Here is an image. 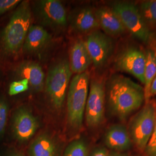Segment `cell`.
<instances>
[{
  "mask_svg": "<svg viewBox=\"0 0 156 156\" xmlns=\"http://www.w3.org/2000/svg\"><path fill=\"white\" fill-rule=\"evenodd\" d=\"M106 91L112 112L121 120H125L145 101L144 88L123 75L112 76Z\"/></svg>",
  "mask_w": 156,
  "mask_h": 156,
  "instance_id": "obj_1",
  "label": "cell"
},
{
  "mask_svg": "<svg viewBox=\"0 0 156 156\" xmlns=\"http://www.w3.org/2000/svg\"><path fill=\"white\" fill-rule=\"evenodd\" d=\"M31 21L30 3L28 1H23L0 32V56L2 58L14 57L22 50Z\"/></svg>",
  "mask_w": 156,
  "mask_h": 156,
  "instance_id": "obj_2",
  "label": "cell"
},
{
  "mask_svg": "<svg viewBox=\"0 0 156 156\" xmlns=\"http://www.w3.org/2000/svg\"><path fill=\"white\" fill-rule=\"evenodd\" d=\"M90 75L87 72L76 75L67 93L68 119L71 126L79 129L82 126L89 90Z\"/></svg>",
  "mask_w": 156,
  "mask_h": 156,
  "instance_id": "obj_3",
  "label": "cell"
},
{
  "mask_svg": "<svg viewBox=\"0 0 156 156\" xmlns=\"http://www.w3.org/2000/svg\"><path fill=\"white\" fill-rule=\"evenodd\" d=\"M72 72L69 62L62 60L50 67L45 79V92L53 106L60 109L64 104Z\"/></svg>",
  "mask_w": 156,
  "mask_h": 156,
  "instance_id": "obj_4",
  "label": "cell"
},
{
  "mask_svg": "<svg viewBox=\"0 0 156 156\" xmlns=\"http://www.w3.org/2000/svg\"><path fill=\"white\" fill-rule=\"evenodd\" d=\"M111 8L119 17L126 30L135 38L145 44L150 42L151 30L137 6L130 2L119 1L115 2Z\"/></svg>",
  "mask_w": 156,
  "mask_h": 156,
  "instance_id": "obj_5",
  "label": "cell"
},
{
  "mask_svg": "<svg viewBox=\"0 0 156 156\" xmlns=\"http://www.w3.org/2000/svg\"><path fill=\"white\" fill-rule=\"evenodd\" d=\"M156 105L153 102L146 104L132 120L129 135L140 151H145L155 126Z\"/></svg>",
  "mask_w": 156,
  "mask_h": 156,
  "instance_id": "obj_6",
  "label": "cell"
},
{
  "mask_svg": "<svg viewBox=\"0 0 156 156\" xmlns=\"http://www.w3.org/2000/svg\"><path fill=\"white\" fill-rule=\"evenodd\" d=\"M34 13L42 27L62 30L68 23L66 9L57 0H40L34 4Z\"/></svg>",
  "mask_w": 156,
  "mask_h": 156,
  "instance_id": "obj_7",
  "label": "cell"
},
{
  "mask_svg": "<svg viewBox=\"0 0 156 156\" xmlns=\"http://www.w3.org/2000/svg\"><path fill=\"white\" fill-rule=\"evenodd\" d=\"M105 90L103 83L93 80L90 86L85 115L87 126L95 127L101 124L104 118Z\"/></svg>",
  "mask_w": 156,
  "mask_h": 156,
  "instance_id": "obj_8",
  "label": "cell"
},
{
  "mask_svg": "<svg viewBox=\"0 0 156 156\" xmlns=\"http://www.w3.org/2000/svg\"><path fill=\"white\" fill-rule=\"evenodd\" d=\"M146 54L135 47H129L119 54L115 61L116 69L128 73L144 84Z\"/></svg>",
  "mask_w": 156,
  "mask_h": 156,
  "instance_id": "obj_9",
  "label": "cell"
},
{
  "mask_svg": "<svg viewBox=\"0 0 156 156\" xmlns=\"http://www.w3.org/2000/svg\"><path fill=\"white\" fill-rule=\"evenodd\" d=\"M92 63L96 68L105 65L113 51V42L109 36L98 30L89 34L85 41Z\"/></svg>",
  "mask_w": 156,
  "mask_h": 156,
  "instance_id": "obj_10",
  "label": "cell"
},
{
  "mask_svg": "<svg viewBox=\"0 0 156 156\" xmlns=\"http://www.w3.org/2000/svg\"><path fill=\"white\" fill-rule=\"evenodd\" d=\"M12 123L13 135L20 142L30 140L39 127L37 118L26 106H20L17 109L13 114Z\"/></svg>",
  "mask_w": 156,
  "mask_h": 156,
  "instance_id": "obj_11",
  "label": "cell"
},
{
  "mask_svg": "<svg viewBox=\"0 0 156 156\" xmlns=\"http://www.w3.org/2000/svg\"><path fill=\"white\" fill-rule=\"evenodd\" d=\"M52 38L40 25H31L23 46V51L31 56H41L49 48Z\"/></svg>",
  "mask_w": 156,
  "mask_h": 156,
  "instance_id": "obj_12",
  "label": "cell"
},
{
  "mask_svg": "<svg viewBox=\"0 0 156 156\" xmlns=\"http://www.w3.org/2000/svg\"><path fill=\"white\" fill-rule=\"evenodd\" d=\"M14 73L17 79L28 81L30 90L34 92H40L44 89L45 73L39 64L30 60L23 61L17 66Z\"/></svg>",
  "mask_w": 156,
  "mask_h": 156,
  "instance_id": "obj_13",
  "label": "cell"
},
{
  "mask_svg": "<svg viewBox=\"0 0 156 156\" xmlns=\"http://www.w3.org/2000/svg\"><path fill=\"white\" fill-rule=\"evenodd\" d=\"M68 22L73 30L79 33L90 34L100 28L94 11L87 6L73 12Z\"/></svg>",
  "mask_w": 156,
  "mask_h": 156,
  "instance_id": "obj_14",
  "label": "cell"
},
{
  "mask_svg": "<svg viewBox=\"0 0 156 156\" xmlns=\"http://www.w3.org/2000/svg\"><path fill=\"white\" fill-rule=\"evenodd\" d=\"M100 27L109 36H119L126 30L117 14L111 8L101 7L95 11Z\"/></svg>",
  "mask_w": 156,
  "mask_h": 156,
  "instance_id": "obj_15",
  "label": "cell"
},
{
  "mask_svg": "<svg viewBox=\"0 0 156 156\" xmlns=\"http://www.w3.org/2000/svg\"><path fill=\"white\" fill-rule=\"evenodd\" d=\"M69 64L72 73L76 75L85 73L92 64L85 41L79 39L73 44L69 52Z\"/></svg>",
  "mask_w": 156,
  "mask_h": 156,
  "instance_id": "obj_16",
  "label": "cell"
},
{
  "mask_svg": "<svg viewBox=\"0 0 156 156\" xmlns=\"http://www.w3.org/2000/svg\"><path fill=\"white\" fill-rule=\"evenodd\" d=\"M105 143L109 148L117 151H124L131 148L132 140L125 126L116 124L111 126L107 131Z\"/></svg>",
  "mask_w": 156,
  "mask_h": 156,
  "instance_id": "obj_17",
  "label": "cell"
},
{
  "mask_svg": "<svg viewBox=\"0 0 156 156\" xmlns=\"http://www.w3.org/2000/svg\"><path fill=\"white\" fill-rule=\"evenodd\" d=\"M146 64L144 73V93L145 104L150 102L151 84L156 76V52L149 49L146 52Z\"/></svg>",
  "mask_w": 156,
  "mask_h": 156,
  "instance_id": "obj_18",
  "label": "cell"
},
{
  "mask_svg": "<svg viewBox=\"0 0 156 156\" xmlns=\"http://www.w3.org/2000/svg\"><path fill=\"white\" fill-rule=\"evenodd\" d=\"M30 153L31 156H56V146L49 136L41 135L34 140Z\"/></svg>",
  "mask_w": 156,
  "mask_h": 156,
  "instance_id": "obj_19",
  "label": "cell"
},
{
  "mask_svg": "<svg viewBox=\"0 0 156 156\" xmlns=\"http://www.w3.org/2000/svg\"><path fill=\"white\" fill-rule=\"evenodd\" d=\"M138 8L147 26H156V0L143 1Z\"/></svg>",
  "mask_w": 156,
  "mask_h": 156,
  "instance_id": "obj_20",
  "label": "cell"
},
{
  "mask_svg": "<svg viewBox=\"0 0 156 156\" xmlns=\"http://www.w3.org/2000/svg\"><path fill=\"white\" fill-rule=\"evenodd\" d=\"M87 147L83 141L76 140L68 146L64 156H87Z\"/></svg>",
  "mask_w": 156,
  "mask_h": 156,
  "instance_id": "obj_21",
  "label": "cell"
},
{
  "mask_svg": "<svg viewBox=\"0 0 156 156\" xmlns=\"http://www.w3.org/2000/svg\"><path fill=\"white\" fill-rule=\"evenodd\" d=\"M30 90L28 81L26 79H17L12 82L9 86L8 94L11 96L19 94Z\"/></svg>",
  "mask_w": 156,
  "mask_h": 156,
  "instance_id": "obj_22",
  "label": "cell"
},
{
  "mask_svg": "<svg viewBox=\"0 0 156 156\" xmlns=\"http://www.w3.org/2000/svg\"><path fill=\"white\" fill-rule=\"evenodd\" d=\"M8 111L9 107L6 101L0 97V136L4 135L5 131Z\"/></svg>",
  "mask_w": 156,
  "mask_h": 156,
  "instance_id": "obj_23",
  "label": "cell"
},
{
  "mask_svg": "<svg viewBox=\"0 0 156 156\" xmlns=\"http://www.w3.org/2000/svg\"><path fill=\"white\" fill-rule=\"evenodd\" d=\"M21 2L20 0H0V16L15 9Z\"/></svg>",
  "mask_w": 156,
  "mask_h": 156,
  "instance_id": "obj_24",
  "label": "cell"
},
{
  "mask_svg": "<svg viewBox=\"0 0 156 156\" xmlns=\"http://www.w3.org/2000/svg\"><path fill=\"white\" fill-rule=\"evenodd\" d=\"M145 151L148 156H156V120L153 133Z\"/></svg>",
  "mask_w": 156,
  "mask_h": 156,
  "instance_id": "obj_25",
  "label": "cell"
},
{
  "mask_svg": "<svg viewBox=\"0 0 156 156\" xmlns=\"http://www.w3.org/2000/svg\"><path fill=\"white\" fill-rule=\"evenodd\" d=\"M109 154L105 149H100L93 152L91 156H109Z\"/></svg>",
  "mask_w": 156,
  "mask_h": 156,
  "instance_id": "obj_26",
  "label": "cell"
},
{
  "mask_svg": "<svg viewBox=\"0 0 156 156\" xmlns=\"http://www.w3.org/2000/svg\"><path fill=\"white\" fill-rule=\"evenodd\" d=\"M150 94L151 97L152 95H156V76L151 84Z\"/></svg>",
  "mask_w": 156,
  "mask_h": 156,
  "instance_id": "obj_27",
  "label": "cell"
},
{
  "mask_svg": "<svg viewBox=\"0 0 156 156\" xmlns=\"http://www.w3.org/2000/svg\"><path fill=\"white\" fill-rule=\"evenodd\" d=\"M109 156H127L126 154L124 153H113L110 154Z\"/></svg>",
  "mask_w": 156,
  "mask_h": 156,
  "instance_id": "obj_28",
  "label": "cell"
},
{
  "mask_svg": "<svg viewBox=\"0 0 156 156\" xmlns=\"http://www.w3.org/2000/svg\"><path fill=\"white\" fill-rule=\"evenodd\" d=\"M14 156H24L22 154H16V155H15Z\"/></svg>",
  "mask_w": 156,
  "mask_h": 156,
  "instance_id": "obj_29",
  "label": "cell"
}]
</instances>
